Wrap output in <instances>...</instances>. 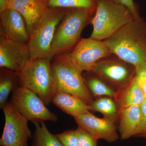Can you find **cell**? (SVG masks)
<instances>
[{
  "mask_svg": "<svg viewBox=\"0 0 146 146\" xmlns=\"http://www.w3.org/2000/svg\"><path fill=\"white\" fill-rule=\"evenodd\" d=\"M120 94H117L115 98L119 110L123 108L141 105L146 100V96L139 86L135 76L127 85L119 89Z\"/></svg>",
  "mask_w": 146,
  "mask_h": 146,
  "instance_id": "obj_17",
  "label": "cell"
},
{
  "mask_svg": "<svg viewBox=\"0 0 146 146\" xmlns=\"http://www.w3.org/2000/svg\"><path fill=\"white\" fill-rule=\"evenodd\" d=\"M84 79L86 86L93 96L96 97H110L115 98L117 92L107 83L93 74Z\"/></svg>",
  "mask_w": 146,
  "mask_h": 146,
  "instance_id": "obj_21",
  "label": "cell"
},
{
  "mask_svg": "<svg viewBox=\"0 0 146 146\" xmlns=\"http://www.w3.org/2000/svg\"><path fill=\"white\" fill-rule=\"evenodd\" d=\"M52 70L56 92L68 93L90 104L93 95L86 86L81 72L73 63L68 53L53 58Z\"/></svg>",
  "mask_w": 146,
  "mask_h": 146,
  "instance_id": "obj_5",
  "label": "cell"
},
{
  "mask_svg": "<svg viewBox=\"0 0 146 146\" xmlns=\"http://www.w3.org/2000/svg\"><path fill=\"white\" fill-rule=\"evenodd\" d=\"M117 3L125 6L127 7L133 14L135 20L140 19V16L138 7L133 0H112Z\"/></svg>",
  "mask_w": 146,
  "mask_h": 146,
  "instance_id": "obj_26",
  "label": "cell"
},
{
  "mask_svg": "<svg viewBox=\"0 0 146 146\" xmlns=\"http://www.w3.org/2000/svg\"><path fill=\"white\" fill-rule=\"evenodd\" d=\"M89 110L101 113L105 117L115 121L119 113L117 104L112 98L104 96L99 98L89 105Z\"/></svg>",
  "mask_w": 146,
  "mask_h": 146,
  "instance_id": "obj_20",
  "label": "cell"
},
{
  "mask_svg": "<svg viewBox=\"0 0 146 146\" xmlns=\"http://www.w3.org/2000/svg\"><path fill=\"white\" fill-rule=\"evenodd\" d=\"M33 123L35 129L33 134L32 146H64L55 135L50 132L44 122Z\"/></svg>",
  "mask_w": 146,
  "mask_h": 146,
  "instance_id": "obj_19",
  "label": "cell"
},
{
  "mask_svg": "<svg viewBox=\"0 0 146 146\" xmlns=\"http://www.w3.org/2000/svg\"><path fill=\"white\" fill-rule=\"evenodd\" d=\"M74 119L79 127L88 131L97 140L102 139L113 143L119 139L114 120L105 117H98L89 112Z\"/></svg>",
  "mask_w": 146,
  "mask_h": 146,
  "instance_id": "obj_12",
  "label": "cell"
},
{
  "mask_svg": "<svg viewBox=\"0 0 146 146\" xmlns=\"http://www.w3.org/2000/svg\"><path fill=\"white\" fill-rule=\"evenodd\" d=\"M112 54L137 68L146 62V22L135 20L103 40Z\"/></svg>",
  "mask_w": 146,
  "mask_h": 146,
  "instance_id": "obj_1",
  "label": "cell"
},
{
  "mask_svg": "<svg viewBox=\"0 0 146 146\" xmlns=\"http://www.w3.org/2000/svg\"><path fill=\"white\" fill-rule=\"evenodd\" d=\"M55 135L64 146H80L75 130L66 131Z\"/></svg>",
  "mask_w": 146,
  "mask_h": 146,
  "instance_id": "obj_23",
  "label": "cell"
},
{
  "mask_svg": "<svg viewBox=\"0 0 146 146\" xmlns=\"http://www.w3.org/2000/svg\"><path fill=\"white\" fill-rule=\"evenodd\" d=\"M67 9L49 7L38 21L30 35L27 45L31 58H49L51 47L58 26Z\"/></svg>",
  "mask_w": 146,
  "mask_h": 146,
  "instance_id": "obj_6",
  "label": "cell"
},
{
  "mask_svg": "<svg viewBox=\"0 0 146 146\" xmlns=\"http://www.w3.org/2000/svg\"><path fill=\"white\" fill-rule=\"evenodd\" d=\"M130 10L112 0H97L91 38L103 41L135 20Z\"/></svg>",
  "mask_w": 146,
  "mask_h": 146,
  "instance_id": "obj_4",
  "label": "cell"
},
{
  "mask_svg": "<svg viewBox=\"0 0 146 146\" xmlns=\"http://www.w3.org/2000/svg\"><path fill=\"white\" fill-rule=\"evenodd\" d=\"M103 41L91 38H81L70 52L69 57L81 71L91 72L99 60L112 55Z\"/></svg>",
  "mask_w": 146,
  "mask_h": 146,
  "instance_id": "obj_10",
  "label": "cell"
},
{
  "mask_svg": "<svg viewBox=\"0 0 146 146\" xmlns=\"http://www.w3.org/2000/svg\"><path fill=\"white\" fill-rule=\"evenodd\" d=\"M135 77L139 86L146 96V62L136 68Z\"/></svg>",
  "mask_w": 146,
  "mask_h": 146,
  "instance_id": "obj_25",
  "label": "cell"
},
{
  "mask_svg": "<svg viewBox=\"0 0 146 146\" xmlns=\"http://www.w3.org/2000/svg\"><path fill=\"white\" fill-rule=\"evenodd\" d=\"M97 0H49V7L52 8L85 9L96 10Z\"/></svg>",
  "mask_w": 146,
  "mask_h": 146,
  "instance_id": "obj_22",
  "label": "cell"
},
{
  "mask_svg": "<svg viewBox=\"0 0 146 146\" xmlns=\"http://www.w3.org/2000/svg\"><path fill=\"white\" fill-rule=\"evenodd\" d=\"M119 131L121 140L138 136L140 131L141 112L140 106H133L120 110Z\"/></svg>",
  "mask_w": 146,
  "mask_h": 146,
  "instance_id": "obj_15",
  "label": "cell"
},
{
  "mask_svg": "<svg viewBox=\"0 0 146 146\" xmlns=\"http://www.w3.org/2000/svg\"><path fill=\"white\" fill-rule=\"evenodd\" d=\"M141 112L140 131L138 136L146 138V100L140 106Z\"/></svg>",
  "mask_w": 146,
  "mask_h": 146,
  "instance_id": "obj_27",
  "label": "cell"
},
{
  "mask_svg": "<svg viewBox=\"0 0 146 146\" xmlns=\"http://www.w3.org/2000/svg\"><path fill=\"white\" fill-rule=\"evenodd\" d=\"M2 35L13 41L27 44L30 35L23 17L15 9L8 8L0 14Z\"/></svg>",
  "mask_w": 146,
  "mask_h": 146,
  "instance_id": "obj_13",
  "label": "cell"
},
{
  "mask_svg": "<svg viewBox=\"0 0 146 146\" xmlns=\"http://www.w3.org/2000/svg\"><path fill=\"white\" fill-rule=\"evenodd\" d=\"M29 121L39 123L57 121V115L50 111L37 94L23 86H17L12 92L10 101Z\"/></svg>",
  "mask_w": 146,
  "mask_h": 146,
  "instance_id": "obj_7",
  "label": "cell"
},
{
  "mask_svg": "<svg viewBox=\"0 0 146 146\" xmlns=\"http://www.w3.org/2000/svg\"><path fill=\"white\" fill-rule=\"evenodd\" d=\"M51 60L31 58L17 73L21 86L37 94L46 105L52 102L56 92Z\"/></svg>",
  "mask_w": 146,
  "mask_h": 146,
  "instance_id": "obj_3",
  "label": "cell"
},
{
  "mask_svg": "<svg viewBox=\"0 0 146 146\" xmlns=\"http://www.w3.org/2000/svg\"><path fill=\"white\" fill-rule=\"evenodd\" d=\"M9 0H0V14L8 9Z\"/></svg>",
  "mask_w": 146,
  "mask_h": 146,
  "instance_id": "obj_28",
  "label": "cell"
},
{
  "mask_svg": "<svg viewBox=\"0 0 146 146\" xmlns=\"http://www.w3.org/2000/svg\"><path fill=\"white\" fill-rule=\"evenodd\" d=\"M95 11L85 9H67L55 33L51 47V59L72 50L81 39L84 29L91 24Z\"/></svg>",
  "mask_w": 146,
  "mask_h": 146,
  "instance_id": "obj_2",
  "label": "cell"
},
{
  "mask_svg": "<svg viewBox=\"0 0 146 146\" xmlns=\"http://www.w3.org/2000/svg\"><path fill=\"white\" fill-rule=\"evenodd\" d=\"M52 102L74 118L89 112V105L79 98L68 93L56 92Z\"/></svg>",
  "mask_w": 146,
  "mask_h": 146,
  "instance_id": "obj_16",
  "label": "cell"
},
{
  "mask_svg": "<svg viewBox=\"0 0 146 146\" xmlns=\"http://www.w3.org/2000/svg\"><path fill=\"white\" fill-rule=\"evenodd\" d=\"M17 74L5 68H1L0 76V108L2 109L7 104L9 96L17 86Z\"/></svg>",
  "mask_w": 146,
  "mask_h": 146,
  "instance_id": "obj_18",
  "label": "cell"
},
{
  "mask_svg": "<svg viewBox=\"0 0 146 146\" xmlns=\"http://www.w3.org/2000/svg\"><path fill=\"white\" fill-rule=\"evenodd\" d=\"M91 72L111 87L119 90L127 85L135 76L136 68L112 54L99 60Z\"/></svg>",
  "mask_w": 146,
  "mask_h": 146,
  "instance_id": "obj_8",
  "label": "cell"
},
{
  "mask_svg": "<svg viewBox=\"0 0 146 146\" xmlns=\"http://www.w3.org/2000/svg\"><path fill=\"white\" fill-rule=\"evenodd\" d=\"M31 59L27 44L11 40L2 35L0 40V67L16 74Z\"/></svg>",
  "mask_w": 146,
  "mask_h": 146,
  "instance_id": "obj_11",
  "label": "cell"
},
{
  "mask_svg": "<svg viewBox=\"0 0 146 146\" xmlns=\"http://www.w3.org/2000/svg\"><path fill=\"white\" fill-rule=\"evenodd\" d=\"M80 146H98L97 141L88 131L78 127L75 130Z\"/></svg>",
  "mask_w": 146,
  "mask_h": 146,
  "instance_id": "obj_24",
  "label": "cell"
},
{
  "mask_svg": "<svg viewBox=\"0 0 146 146\" xmlns=\"http://www.w3.org/2000/svg\"><path fill=\"white\" fill-rule=\"evenodd\" d=\"M49 0H9L8 8L18 11L23 17L29 35L48 9Z\"/></svg>",
  "mask_w": 146,
  "mask_h": 146,
  "instance_id": "obj_14",
  "label": "cell"
},
{
  "mask_svg": "<svg viewBox=\"0 0 146 146\" xmlns=\"http://www.w3.org/2000/svg\"><path fill=\"white\" fill-rule=\"evenodd\" d=\"M5 119L0 139L1 146H29L33 135L29 127V120L10 102L3 109Z\"/></svg>",
  "mask_w": 146,
  "mask_h": 146,
  "instance_id": "obj_9",
  "label": "cell"
}]
</instances>
